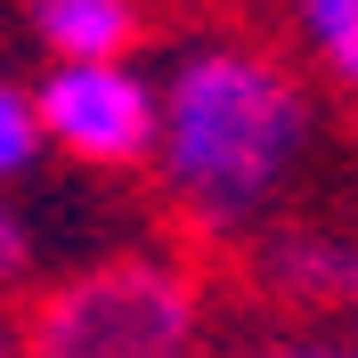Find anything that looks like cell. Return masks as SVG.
I'll use <instances>...</instances> for the list:
<instances>
[{"instance_id":"obj_4","label":"cell","mask_w":358,"mask_h":358,"mask_svg":"<svg viewBox=\"0 0 358 358\" xmlns=\"http://www.w3.org/2000/svg\"><path fill=\"white\" fill-rule=\"evenodd\" d=\"M252 277L285 310H358V228L277 220L268 236H252Z\"/></svg>"},{"instance_id":"obj_6","label":"cell","mask_w":358,"mask_h":358,"mask_svg":"<svg viewBox=\"0 0 358 358\" xmlns=\"http://www.w3.org/2000/svg\"><path fill=\"white\" fill-rule=\"evenodd\" d=\"M293 33H301V49L317 57V73H326L342 98H358V0H301V8H293Z\"/></svg>"},{"instance_id":"obj_1","label":"cell","mask_w":358,"mask_h":358,"mask_svg":"<svg viewBox=\"0 0 358 358\" xmlns=\"http://www.w3.org/2000/svg\"><path fill=\"white\" fill-rule=\"evenodd\" d=\"M317 138V106L301 73L261 41L203 33L163 73V196L203 236H268V212L285 196Z\"/></svg>"},{"instance_id":"obj_8","label":"cell","mask_w":358,"mask_h":358,"mask_svg":"<svg viewBox=\"0 0 358 358\" xmlns=\"http://www.w3.org/2000/svg\"><path fill=\"white\" fill-rule=\"evenodd\" d=\"M220 358H358L350 334H261V342H236Z\"/></svg>"},{"instance_id":"obj_5","label":"cell","mask_w":358,"mask_h":358,"mask_svg":"<svg viewBox=\"0 0 358 358\" xmlns=\"http://www.w3.org/2000/svg\"><path fill=\"white\" fill-rule=\"evenodd\" d=\"M138 8L131 0H33L24 33L41 41V66H114L138 49Z\"/></svg>"},{"instance_id":"obj_2","label":"cell","mask_w":358,"mask_h":358,"mask_svg":"<svg viewBox=\"0 0 358 358\" xmlns=\"http://www.w3.org/2000/svg\"><path fill=\"white\" fill-rule=\"evenodd\" d=\"M17 358H220L203 342V277L179 252H98L24 301Z\"/></svg>"},{"instance_id":"obj_7","label":"cell","mask_w":358,"mask_h":358,"mask_svg":"<svg viewBox=\"0 0 358 358\" xmlns=\"http://www.w3.org/2000/svg\"><path fill=\"white\" fill-rule=\"evenodd\" d=\"M41 155H49V131H41V106H33V82H0V171L24 179Z\"/></svg>"},{"instance_id":"obj_3","label":"cell","mask_w":358,"mask_h":358,"mask_svg":"<svg viewBox=\"0 0 358 358\" xmlns=\"http://www.w3.org/2000/svg\"><path fill=\"white\" fill-rule=\"evenodd\" d=\"M49 147L82 171H138L163 155V82L131 57L114 66H41L33 73Z\"/></svg>"},{"instance_id":"obj_9","label":"cell","mask_w":358,"mask_h":358,"mask_svg":"<svg viewBox=\"0 0 358 358\" xmlns=\"http://www.w3.org/2000/svg\"><path fill=\"white\" fill-rule=\"evenodd\" d=\"M33 220H24V212H0V268H8V277H24V268H33Z\"/></svg>"}]
</instances>
